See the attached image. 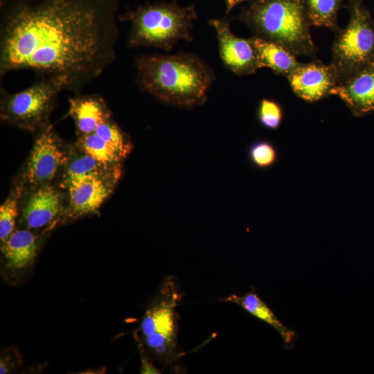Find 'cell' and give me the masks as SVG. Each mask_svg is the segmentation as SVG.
<instances>
[{
  "instance_id": "cell-19",
  "label": "cell",
  "mask_w": 374,
  "mask_h": 374,
  "mask_svg": "<svg viewBox=\"0 0 374 374\" xmlns=\"http://www.w3.org/2000/svg\"><path fill=\"white\" fill-rule=\"evenodd\" d=\"M312 26L328 28L334 33L340 28L337 17L345 0H305Z\"/></svg>"
},
{
  "instance_id": "cell-26",
  "label": "cell",
  "mask_w": 374,
  "mask_h": 374,
  "mask_svg": "<svg viewBox=\"0 0 374 374\" xmlns=\"http://www.w3.org/2000/svg\"><path fill=\"white\" fill-rule=\"evenodd\" d=\"M247 0H224L226 7L225 16H227L237 5Z\"/></svg>"
},
{
  "instance_id": "cell-5",
  "label": "cell",
  "mask_w": 374,
  "mask_h": 374,
  "mask_svg": "<svg viewBox=\"0 0 374 374\" xmlns=\"http://www.w3.org/2000/svg\"><path fill=\"white\" fill-rule=\"evenodd\" d=\"M182 293L175 277L168 276L156 297L148 306L140 329L143 344L164 367L180 371L183 353L177 342L179 314Z\"/></svg>"
},
{
  "instance_id": "cell-16",
  "label": "cell",
  "mask_w": 374,
  "mask_h": 374,
  "mask_svg": "<svg viewBox=\"0 0 374 374\" xmlns=\"http://www.w3.org/2000/svg\"><path fill=\"white\" fill-rule=\"evenodd\" d=\"M219 301L235 303L251 316L267 323L275 329L281 337L286 348L294 346L297 334L294 330L285 326L267 303L258 296L253 288L242 295L232 294Z\"/></svg>"
},
{
  "instance_id": "cell-4",
  "label": "cell",
  "mask_w": 374,
  "mask_h": 374,
  "mask_svg": "<svg viewBox=\"0 0 374 374\" xmlns=\"http://www.w3.org/2000/svg\"><path fill=\"white\" fill-rule=\"evenodd\" d=\"M121 19L131 24L127 40L130 48L154 47L169 52L181 40H193L197 12L193 4L181 6L174 0L141 6Z\"/></svg>"
},
{
  "instance_id": "cell-6",
  "label": "cell",
  "mask_w": 374,
  "mask_h": 374,
  "mask_svg": "<svg viewBox=\"0 0 374 374\" xmlns=\"http://www.w3.org/2000/svg\"><path fill=\"white\" fill-rule=\"evenodd\" d=\"M364 0H347L349 21L335 33L332 64L340 80L374 63V19Z\"/></svg>"
},
{
  "instance_id": "cell-14",
  "label": "cell",
  "mask_w": 374,
  "mask_h": 374,
  "mask_svg": "<svg viewBox=\"0 0 374 374\" xmlns=\"http://www.w3.org/2000/svg\"><path fill=\"white\" fill-rule=\"evenodd\" d=\"M121 166H107L74 145L71 148L68 162L57 179V185L66 193L86 179L121 173Z\"/></svg>"
},
{
  "instance_id": "cell-2",
  "label": "cell",
  "mask_w": 374,
  "mask_h": 374,
  "mask_svg": "<svg viewBox=\"0 0 374 374\" xmlns=\"http://www.w3.org/2000/svg\"><path fill=\"white\" fill-rule=\"evenodd\" d=\"M134 65L139 86L169 106L193 108L203 105L215 80L213 69L191 53L141 55Z\"/></svg>"
},
{
  "instance_id": "cell-23",
  "label": "cell",
  "mask_w": 374,
  "mask_h": 374,
  "mask_svg": "<svg viewBox=\"0 0 374 374\" xmlns=\"http://www.w3.org/2000/svg\"><path fill=\"white\" fill-rule=\"evenodd\" d=\"M248 157L253 165L260 168L274 166L278 157L276 147L266 140H258L251 143L248 149Z\"/></svg>"
},
{
  "instance_id": "cell-3",
  "label": "cell",
  "mask_w": 374,
  "mask_h": 374,
  "mask_svg": "<svg viewBox=\"0 0 374 374\" xmlns=\"http://www.w3.org/2000/svg\"><path fill=\"white\" fill-rule=\"evenodd\" d=\"M233 18L253 35L279 44L296 56L315 57L305 0H250Z\"/></svg>"
},
{
  "instance_id": "cell-10",
  "label": "cell",
  "mask_w": 374,
  "mask_h": 374,
  "mask_svg": "<svg viewBox=\"0 0 374 374\" xmlns=\"http://www.w3.org/2000/svg\"><path fill=\"white\" fill-rule=\"evenodd\" d=\"M229 21L227 16L208 21L215 31L220 59L224 66L237 75L253 74L260 69L253 45L250 38L235 35Z\"/></svg>"
},
{
  "instance_id": "cell-18",
  "label": "cell",
  "mask_w": 374,
  "mask_h": 374,
  "mask_svg": "<svg viewBox=\"0 0 374 374\" xmlns=\"http://www.w3.org/2000/svg\"><path fill=\"white\" fill-rule=\"evenodd\" d=\"M256 50L260 69L267 67L276 74L288 76L301 64L296 55L276 42L256 35L250 37Z\"/></svg>"
},
{
  "instance_id": "cell-20",
  "label": "cell",
  "mask_w": 374,
  "mask_h": 374,
  "mask_svg": "<svg viewBox=\"0 0 374 374\" xmlns=\"http://www.w3.org/2000/svg\"><path fill=\"white\" fill-rule=\"evenodd\" d=\"M75 146L107 166H121L123 159L94 132L78 136Z\"/></svg>"
},
{
  "instance_id": "cell-24",
  "label": "cell",
  "mask_w": 374,
  "mask_h": 374,
  "mask_svg": "<svg viewBox=\"0 0 374 374\" xmlns=\"http://www.w3.org/2000/svg\"><path fill=\"white\" fill-rule=\"evenodd\" d=\"M258 117L263 127L269 130H276L282 122L283 109L276 101L262 99L258 109Z\"/></svg>"
},
{
  "instance_id": "cell-21",
  "label": "cell",
  "mask_w": 374,
  "mask_h": 374,
  "mask_svg": "<svg viewBox=\"0 0 374 374\" xmlns=\"http://www.w3.org/2000/svg\"><path fill=\"white\" fill-rule=\"evenodd\" d=\"M23 186L16 181L8 197L0 207V240L4 242L15 231L16 219L20 208Z\"/></svg>"
},
{
  "instance_id": "cell-15",
  "label": "cell",
  "mask_w": 374,
  "mask_h": 374,
  "mask_svg": "<svg viewBox=\"0 0 374 374\" xmlns=\"http://www.w3.org/2000/svg\"><path fill=\"white\" fill-rule=\"evenodd\" d=\"M69 114L74 121L78 136L93 133L101 123L112 118L104 99L93 94L71 98Z\"/></svg>"
},
{
  "instance_id": "cell-13",
  "label": "cell",
  "mask_w": 374,
  "mask_h": 374,
  "mask_svg": "<svg viewBox=\"0 0 374 374\" xmlns=\"http://www.w3.org/2000/svg\"><path fill=\"white\" fill-rule=\"evenodd\" d=\"M334 95L338 96L355 116L374 111V63L340 80Z\"/></svg>"
},
{
  "instance_id": "cell-17",
  "label": "cell",
  "mask_w": 374,
  "mask_h": 374,
  "mask_svg": "<svg viewBox=\"0 0 374 374\" xmlns=\"http://www.w3.org/2000/svg\"><path fill=\"white\" fill-rule=\"evenodd\" d=\"M39 238L30 229L15 230L1 244V251L6 267L13 270H22L33 263L39 249Z\"/></svg>"
},
{
  "instance_id": "cell-25",
  "label": "cell",
  "mask_w": 374,
  "mask_h": 374,
  "mask_svg": "<svg viewBox=\"0 0 374 374\" xmlns=\"http://www.w3.org/2000/svg\"><path fill=\"white\" fill-rule=\"evenodd\" d=\"M141 373H159V371L157 369L148 358L142 356L141 358Z\"/></svg>"
},
{
  "instance_id": "cell-11",
  "label": "cell",
  "mask_w": 374,
  "mask_h": 374,
  "mask_svg": "<svg viewBox=\"0 0 374 374\" xmlns=\"http://www.w3.org/2000/svg\"><path fill=\"white\" fill-rule=\"evenodd\" d=\"M294 93L309 103L334 95L340 78L335 66L314 60L301 63L286 77Z\"/></svg>"
},
{
  "instance_id": "cell-9",
  "label": "cell",
  "mask_w": 374,
  "mask_h": 374,
  "mask_svg": "<svg viewBox=\"0 0 374 374\" xmlns=\"http://www.w3.org/2000/svg\"><path fill=\"white\" fill-rule=\"evenodd\" d=\"M66 193L57 184L24 189L21 199V220L28 229L45 227L65 215Z\"/></svg>"
},
{
  "instance_id": "cell-22",
  "label": "cell",
  "mask_w": 374,
  "mask_h": 374,
  "mask_svg": "<svg viewBox=\"0 0 374 374\" xmlns=\"http://www.w3.org/2000/svg\"><path fill=\"white\" fill-rule=\"evenodd\" d=\"M94 133L123 160L130 153L132 143L112 118L101 123Z\"/></svg>"
},
{
  "instance_id": "cell-12",
  "label": "cell",
  "mask_w": 374,
  "mask_h": 374,
  "mask_svg": "<svg viewBox=\"0 0 374 374\" xmlns=\"http://www.w3.org/2000/svg\"><path fill=\"white\" fill-rule=\"evenodd\" d=\"M121 173L96 176L86 179L66 192L65 216L71 219L96 212L112 193Z\"/></svg>"
},
{
  "instance_id": "cell-7",
  "label": "cell",
  "mask_w": 374,
  "mask_h": 374,
  "mask_svg": "<svg viewBox=\"0 0 374 374\" xmlns=\"http://www.w3.org/2000/svg\"><path fill=\"white\" fill-rule=\"evenodd\" d=\"M64 83L39 76L30 87L17 93L1 89L0 117L5 123L37 133L50 125V116Z\"/></svg>"
},
{
  "instance_id": "cell-8",
  "label": "cell",
  "mask_w": 374,
  "mask_h": 374,
  "mask_svg": "<svg viewBox=\"0 0 374 374\" xmlns=\"http://www.w3.org/2000/svg\"><path fill=\"white\" fill-rule=\"evenodd\" d=\"M71 148H67L49 125L37 132L34 145L17 181L24 190L53 184L66 166Z\"/></svg>"
},
{
  "instance_id": "cell-1",
  "label": "cell",
  "mask_w": 374,
  "mask_h": 374,
  "mask_svg": "<svg viewBox=\"0 0 374 374\" xmlns=\"http://www.w3.org/2000/svg\"><path fill=\"white\" fill-rule=\"evenodd\" d=\"M117 0H10L1 7L0 75L30 69L78 93L116 58Z\"/></svg>"
}]
</instances>
